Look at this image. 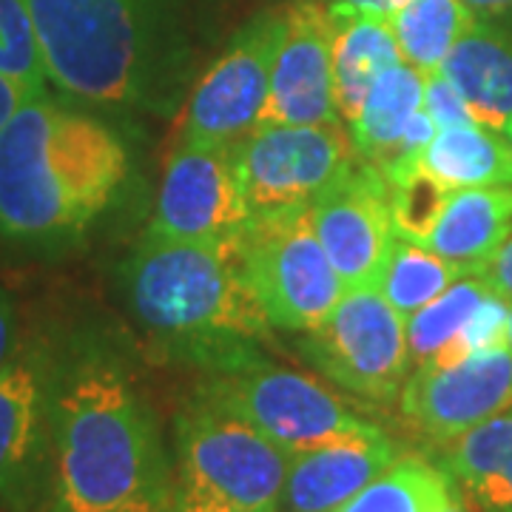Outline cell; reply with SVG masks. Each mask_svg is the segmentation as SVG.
Here are the masks:
<instances>
[{
    "instance_id": "cell-34",
    "label": "cell",
    "mask_w": 512,
    "mask_h": 512,
    "mask_svg": "<svg viewBox=\"0 0 512 512\" xmlns=\"http://www.w3.org/2000/svg\"><path fill=\"white\" fill-rule=\"evenodd\" d=\"M29 97H32V94L26 92L18 80H12L9 74L0 72V128L9 123V117H12Z\"/></svg>"
},
{
    "instance_id": "cell-23",
    "label": "cell",
    "mask_w": 512,
    "mask_h": 512,
    "mask_svg": "<svg viewBox=\"0 0 512 512\" xmlns=\"http://www.w3.org/2000/svg\"><path fill=\"white\" fill-rule=\"evenodd\" d=\"M458 495L453 478L421 456H399L333 512H441Z\"/></svg>"
},
{
    "instance_id": "cell-14",
    "label": "cell",
    "mask_w": 512,
    "mask_h": 512,
    "mask_svg": "<svg viewBox=\"0 0 512 512\" xmlns=\"http://www.w3.org/2000/svg\"><path fill=\"white\" fill-rule=\"evenodd\" d=\"M311 220L345 291L379 288L396 242L382 171L356 160L342 180L311 202Z\"/></svg>"
},
{
    "instance_id": "cell-33",
    "label": "cell",
    "mask_w": 512,
    "mask_h": 512,
    "mask_svg": "<svg viewBox=\"0 0 512 512\" xmlns=\"http://www.w3.org/2000/svg\"><path fill=\"white\" fill-rule=\"evenodd\" d=\"M171 498H174V490H168V481H165V484H154L140 495H134L117 512H171Z\"/></svg>"
},
{
    "instance_id": "cell-29",
    "label": "cell",
    "mask_w": 512,
    "mask_h": 512,
    "mask_svg": "<svg viewBox=\"0 0 512 512\" xmlns=\"http://www.w3.org/2000/svg\"><path fill=\"white\" fill-rule=\"evenodd\" d=\"M421 109L436 120L439 128L476 123L470 109H467V103H464V97L456 92V86L441 72L424 74V100H421Z\"/></svg>"
},
{
    "instance_id": "cell-3",
    "label": "cell",
    "mask_w": 512,
    "mask_h": 512,
    "mask_svg": "<svg viewBox=\"0 0 512 512\" xmlns=\"http://www.w3.org/2000/svg\"><path fill=\"white\" fill-rule=\"evenodd\" d=\"M126 288L137 319L194 348L202 365L271 333L239 242H185L143 231L126 265Z\"/></svg>"
},
{
    "instance_id": "cell-37",
    "label": "cell",
    "mask_w": 512,
    "mask_h": 512,
    "mask_svg": "<svg viewBox=\"0 0 512 512\" xmlns=\"http://www.w3.org/2000/svg\"><path fill=\"white\" fill-rule=\"evenodd\" d=\"M441 512H470V501H467V498L461 495V490H458L456 498H453V501H450V504H447Z\"/></svg>"
},
{
    "instance_id": "cell-1",
    "label": "cell",
    "mask_w": 512,
    "mask_h": 512,
    "mask_svg": "<svg viewBox=\"0 0 512 512\" xmlns=\"http://www.w3.org/2000/svg\"><path fill=\"white\" fill-rule=\"evenodd\" d=\"M52 484L43 512H117L165 484L160 430L126 365L111 350L74 342L52 359Z\"/></svg>"
},
{
    "instance_id": "cell-27",
    "label": "cell",
    "mask_w": 512,
    "mask_h": 512,
    "mask_svg": "<svg viewBox=\"0 0 512 512\" xmlns=\"http://www.w3.org/2000/svg\"><path fill=\"white\" fill-rule=\"evenodd\" d=\"M382 174L387 180V200L396 234L421 245L439 225L453 191L436 180L419 163V157L387 165Z\"/></svg>"
},
{
    "instance_id": "cell-5",
    "label": "cell",
    "mask_w": 512,
    "mask_h": 512,
    "mask_svg": "<svg viewBox=\"0 0 512 512\" xmlns=\"http://www.w3.org/2000/svg\"><path fill=\"white\" fill-rule=\"evenodd\" d=\"M202 367L208 373L197 396L251 421L288 453L382 430L322 382L268 365L251 345L228 350Z\"/></svg>"
},
{
    "instance_id": "cell-4",
    "label": "cell",
    "mask_w": 512,
    "mask_h": 512,
    "mask_svg": "<svg viewBox=\"0 0 512 512\" xmlns=\"http://www.w3.org/2000/svg\"><path fill=\"white\" fill-rule=\"evenodd\" d=\"M49 83L74 100L120 109L151 77L148 0H26Z\"/></svg>"
},
{
    "instance_id": "cell-15",
    "label": "cell",
    "mask_w": 512,
    "mask_h": 512,
    "mask_svg": "<svg viewBox=\"0 0 512 512\" xmlns=\"http://www.w3.org/2000/svg\"><path fill=\"white\" fill-rule=\"evenodd\" d=\"M333 120H339L333 100V18L328 3L302 0L285 12V32L259 126H313Z\"/></svg>"
},
{
    "instance_id": "cell-17",
    "label": "cell",
    "mask_w": 512,
    "mask_h": 512,
    "mask_svg": "<svg viewBox=\"0 0 512 512\" xmlns=\"http://www.w3.org/2000/svg\"><path fill=\"white\" fill-rule=\"evenodd\" d=\"M436 72L456 86L478 126L507 134L512 126V32L476 20Z\"/></svg>"
},
{
    "instance_id": "cell-36",
    "label": "cell",
    "mask_w": 512,
    "mask_h": 512,
    "mask_svg": "<svg viewBox=\"0 0 512 512\" xmlns=\"http://www.w3.org/2000/svg\"><path fill=\"white\" fill-rule=\"evenodd\" d=\"M473 12L484 15H498V12H512V0H464Z\"/></svg>"
},
{
    "instance_id": "cell-39",
    "label": "cell",
    "mask_w": 512,
    "mask_h": 512,
    "mask_svg": "<svg viewBox=\"0 0 512 512\" xmlns=\"http://www.w3.org/2000/svg\"><path fill=\"white\" fill-rule=\"evenodd\" d=\"M507 140H510V146H512V126L507 128Z\"/></svg>"
},
{
    "instance_id": "cell-31",
    "label": "cell",
    "mask_w": 512,
    "mask_h": 512,
    "mask_svg": "<svg viewBox=\"0 0 512 512\" xmlns=\"http://www.w3.org/2000/svg\"><path fill=\"white\" fill-rule=\"evenodd\" d=\"M171 512H239L234 507H228L225 501L208 495L200 487H191L180 481L177 490H174V498H171Z\"/></svg>"
},
{
    "instance_id": "cell-30",
    "label": "cell",
    "mask_w": 512,
    "mask_h": 512,
    "mask_svg": "<svg viewBox=\"0 0 512 512\" xmlns=\"http://www.w3.org/2000/svg\"><path fill=\"white\" fill-rule=\"evenodd\" d=\"M478 274L487 279V285L493 288L495 293H501L504 299L512 302V228L507 239L498 245V251L490 256V262L478 271Z\"/></svg>"
},
{
    "instance_id": "cell-35",
    "label": "cell",
    "mask_w": 512,
    "mask_h": 512,
    "mask_svg": "<svg viewBox=\"0 0 512 512\" xmlns=\"http://www.w3.org/2000/svg\"><path fill=\"white\" fill-rule=\"evenodd\" d=\"M328 6H342V9H353V12H367V15H379V18H393L402 6L410 0H325Z\"/></svg>"
},
{
    "instance_id": "cell-20",
    "label": "cell",
    "mask_w": 512,
    "mask_h": 512,
    "mask_svg": "<svg viewBox=\"0 0 512 512\" xmlns=\"http://www.w3.org/2000/svg\"><path fill=\"white\" fill-rule=\"evenodd\" d=\"M439 467L481 512H512V407L441 444Z\"/></svg>"
},
{
    "instance_id": "cell-7",
    "label": "cell",
    "mask_w": 512,
    "mask_h": 512,
    "mask_svg": "<svg viewBox=\"0 0 512 512\" xmlns=\"http://www.w3.org/2000/svg\"><path fill=\"white\" fill-rule=\"evenodd\" d=\"M239 256L268 325L308 333L325 322L345 285L313 231L311 208L251 217Z\"/></svg>"
},
{
    "instance_id": "cell-2",
    "label": "cell",
    "mask_w": 512,
    "mask_h": 512,
    "mask_svg": "<svg viewBox=\"0 0 512 512\" xmlns=\"http://www.w3.org/2000/svg\"><path fill=\"white\" fill-rule=\"evenodd\" d=\"M128 177V151L103 120L29 97L0 128V239L49 248L106 214Z\"/></svg>"
},
{
    "instance_id": "cell-26",
    "label": "cell",
    "mask_w": 512,
    "mask_h": 512,
    "mask_svg": "<svg viewBox=\"0 0 512 512\" xmlns=\"http://www.w3.org/2000/svg\"><path fill=\"white\" fill-rule=\"evenodd\" d=\"M490 291L493 288L481 274H464L430 305L407 316L404 333H407V348H410V370L439 356L473 319V313Z\"/></svg>"
},
{
    "instance_id": "cell-16",
    "label": "cell",
    "mask_w": 512,
    "mask_h": 512,
    "mask_svg": "<svg viewBox=\"0 0 512 512\" xmlns=\"http://www.w3.org/2000/svg\"><path fill=\"white\" fill-rule=\"evenodd\" d=\"M402 456L384 430L293 453L282 512H333Z\"/></svg>"
},
{
    "instance_id": "cell-11",
    "label": "cell",
    "mask_w": 512,
    "mask_h": 512,
    "mask_svg": "<svg viewBox=\"0 0 512 512\" xmlns=\"http://www.w3.org/2000/svg\"><path fill=\"white\" fill-rule=\"evenodd\" d=\"M52 356L23 345L0 370V510L43 512L52 484Z\"/></svg>"
},
{
    "instance_id": "cell-13",
    "label": "cell",
    "mask_w": 512,
    "mask_h": 512,
    "mask_svg": "<svg viewBox=\"0 0 512 512\" xmlns=\"http://www.w3.org/2000/svg\"><path fill=\"white\" fill-rule=\"evenodd\" d=\"M512 407L510 345L481 350L456 365L410 370L399 410L424 439L447 444Z\"/></svg>"
},
{
    "instance_id": "cell-21",
    "label": "cell",
    "mask_w": 512,
    "mask_h": 512,
    "mask_svg": "<svg viewBox=\"0 0 512 512\" xmlns=\"http://www.w3.org/2000/svg\"><path fill=\"white\" fill-rule=\"evenodd\" d=\"M424 100V72L399 60L376 77L359 117L350 123V140L362 163L384 171L393 163L402 134Z\"/></svg>"
},
{
    "instance_id": "cell-12",
    "label": "cell",
    "mask_w": 512,
    "mask_h": 512,
    "mask_svg": "<svg viewBox=\"0 0 512 512\" xmlns=\"http://www.w3.org/2000/svg\"><path fill=\"white\" fill-rule=\"evenodd\" d=\"M248 222L234 148L180 140L165 165L146 234L185 242H239Z\"/></svg>"
},
{
    "instance_id": "cell-6",
    "label": "cell",
    "mask_w": 512,
    "mask_h": 512,
    "mask_svg": "<svg viewBox=\"0 0 512 512\" xmlns=\"http://www.w3.org/2000/svg\"><path fill=\"white\" fill-rule=\"evenodd\" d=\"M183 481L239 512H282L293 453L251 421L194 396L174 419Z\"/></svg>"
},
{
    "instance_id": "cell-9",
    "label": "cell",
    "mask_w": 512,
    "mask_h": 512,
    "mask_svg": "<svg viewBox=\"0 0 512 512\" xmlns=\"http://www.w3.org/2000/svg\"><path fill=\"white\" fill-rule=\"evenodd\" d=\"M350 128L342 120L313 126H256L234 148L239 194L251 217L311 208L356 165Z\"/></svg>"
},
{
    "instance_id": "cell-28",
    "label": "cell",
    "mask_w": 512,
    "mask_h": 512,
    "mask_svg": "<svg viewBox=\"0 0 512 512\" xmlns=\"http://www.w3.org/2000/svg\"><path fill=\"white\" fill-rule=\"evenodd\" d=\"M0 72L18 80L32 97H43L49 77L26 0H0Z\"/></svg>"
},
{
    "instance_id": "cell-25",
    "label": "cell",
    "mask_w": 512,
    "mask_h": 512,
    "mask_svg": "<svg viewBox=\"0 0 512 512\" xmlns=\"http://www.w3.org/2000/svg\"><path fill=\"white\" fill-rule=\"evenodd\" d=\"M464 274L467 271L456 262L396 234V242H393L387 265H384L379 291L407 319L421 311L424 305H430Z\"/></svg>"
},
{
    "instance_id": "cell-22",
    "label": "cell",
    "mask_w": 512,
    "mask_h": 512,
    "mask_svg": "<svg viewBox=\"0 0 512 512\" xmlns=\"http://www.w3.org/2000/svg\"><path fill=\"white\" fill-rule=\"evenodd\" d=\"M419 163L450 191L512 185V146L507 134L478 123L439 128L430 146L419 154Z\"/></svg>"
},
{
    "instance_id": "cell-24",
    "label": "cell",
    "mask_w": 512,
    "mask_h": 512,
    "mask_svg": "<svg viewBox=\"0 0 512 512\" xmlns=\"http://www.w3.org/2000/svg\"><path fill=\"white\" fill-rule=\"evenodd\" d=\"M473 26L476 12L464 0H410L390 18L402 60L424 74L436 72Z\"/></svg>"
},
{
    "instance_id": "cell-38",
    "label": "cell",
    "mask_w": 512,
    "mask_h": 512,
    "mask_svg": "<svg viewBox=\"0 0 512 512\" xmlns=\"http://www.w3.org/2000/svg\"><path fill=\"white\" fill-rule=\"evenodd\" d=\"M507 345L512 350V302H510V322H507Z\"/></svg>"
},
{
    "instance_id": "cell-32",
    "label": "cell",
    "mask_w": 512,
    "mask_h": 512,
    "mask_svg": "<svg viewBox=\"0 0 512 512\" xmlns=\"http://www.w3.org/2000/svg\"><path fill=\"white\" fill-rule=\"evenodd\" d=\"M18 325H15V305L12 296L0 288V370L18 353Z\"/></svg>"
},
{
    "instance_id": "cell-19",
    "label": "cell",
    "mask_w": 512,
    "mask_h": 512,
    "mask_svg": "<svg viewBox=\"0 0 512 512\" xmlns=\"http://www.w3.org/2000/svg\"><path fill=\"white\" fill-rule=\"evenodd\" d=\"M512 228V185L458 188L439 225L421 245L478 274Z\"/></svg>"
},
{
    "instance_id": "cell-18",
    "label": "cell",
    "mask_w": 512,
    "mask_h": 512,
    "mask_svg": "<svg viewBox=\"0 0 512 512\" xmlns=\"http://www.w3.org/2000/svg\"><path fill=\"white\" fill-rule=\"evenodd\" d=\"M333 18V100L339 120L350 126L365 106L376 77L402 60L390 20L342 6H328Z\"/></svg>"
},
{
    "instance_id": "cell-10",
    "label": "cell",
    "mask_w": 512,
    "mask_h": 512,
    "mask_svg": "<svg viewBox=\"0 0 512 512\" xmlns=\"http://www.w3.org/2000/svg\"><path fill=\"white\" fill-rule=\"evenodd\" d=\"M282 32L285 12H265L231 40L188 97L180 140L237 148L259 126Z\"/></svg>"
},
{
    "instance_id": "cell-8",
    "label": "cell",
    "mask_w": 512,
    "mask_h": 512,
    "mask_svg": "<svg viewBox=\"0 0 512 512\" xmlns=\"http://www.w3.org/2000/svg\"><path fill=\"white\" fill-rule=\"evenodd\" d=\"M299 350L313 370L367 402H396L410 376L404 316L379 288L342 293Z\"/></svg>"
}]
</instances>
